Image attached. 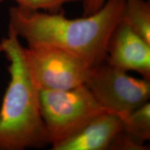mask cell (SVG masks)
<instances>
[{"mask_svg":"<svg viewBox=\"0 0 150 150\" xmlns=\"http://www.w3.org/2000/svg\"><path fill=\"white\" fill-rule=\"evenodd\" d=\"M10 81L0 108V150L40 149L50 145L41 115L38 89L31 77L20 38L8 29L0 41Z\"/></svg>","mask_w":150,"mask_h":150,"instance_id":"7a4b0ae2","label":"cell"},{"mask_svg":"<svg viewBox=\"0 0 150 150\" xmlns=\"http://www.w3.org/2000/svg\"><path fill=\"white\" fill-rule=\"evenodd\" d=\"M85 85L105 111L122 119L150 99V80L131 76L106 60L92 67Z\"/></svg>","mask_w":150,"mask_h":150,"instance_id":"277c9868","label":"cell"},{"mask_svg":"<svg viewBox=\"0 0 150 150\" xmlns=\"http://www.w3.org/2000/svg\"><path fill=\"white\" fill-rule=\"evenodd\" d=\"M147 146L129 136L122 129L115 136L109 150H147Z\"/></svg>","mask_w":150,"mask_h":150,"instance_id":"8fae6325","label":"cell"},{"mask_svg":"<svg viewBox=\"0 0 150 150\" xmlns=\"http://www.w3.org/2000/svg\"><path fill=\"white\" fill-rule=\"evenodd\" d=\"M20 8L31 11H42L57 13L62 11L65 5L76 3L81 0H15Z\"/></svg>","mask_w":150,"mask_h":150,"instance_id":"30bf717a","label":"cell"},{"mask_svg":"<svg viewBox=\"0 0 150 150\" xmlns=\"http://www.w3.org/2000/svg\"><path fill=\"white\" fill-rule=\"evenodd\" d=\"M106 60L112 66L138 72L142 78L150 80V43L122 20L108 39Z\"/></svg>","mask_w":150,"mask_h":150,"instance_id":"8992f818","label":"cell"},{"mask_svg":"<svg viewBox=\"0 0 150 150\" xmlns=\"http://www.w3.org/2000/svg\"><path fill=\"white\" fill-rule=\"evenodd\" d=\"M38 94L41 115L51 145L106 112L86 85L63 91L38 90Z\"/></svg>","mask_w":150,"mask_h":150,"instance_id":"3957f363","label":"cell"},{"mask_svg":"<svg viewBox=\"0 0 150 150\" xmlns=\"http://www.w3.org/2000/svg\"><path fill=\"white\" fill-rule=\"evenodd\" d=\"M125 0H107L90 16L67 18L63 11L50 13L13 6L8 29L27 45H48L79 56L94 67L106 61L108 39L122 20Z\"/></svg>","mask_w":150,"mask_h":150,"instance_id":"6da1fadb","label":"cell"},{"mask_svg":"<svg viewBox=\"0 0 150 150\" xmlns=\"http://www.w3.org/2000/svg\"><path fill=\"white\" fill-rule=\"evenodd\" d=\"M31 77L38 90L63 91L85 85L92 67L79 56L48 45L24 47Z\"/></svg>","mask_w":150,"mask_h":150,"instance_id":"5b68a950","label":"cell"},{"mask_svg":"<svg viewBox=\"0 0 150 150\" xmlns=\"http://www.w3.org/2000/svg\"><path fill=\"white\" fill-rule=\"evenodd\" d=\"M122 120V131L141 143L150 139V103L136 108Z\"/></svg>","mask_w":150,"mask_h":150,"instance_id":"9c48e42d","label":"cell"},{"mask_svg":"<svg viewBox=\"0 0 150 150\" xmlns=\"http://www.w3.org/2000/svg\"><path fill=\"white\" fill-rule=\"evenodd\" d=\"M107 0H81L83 16H90L99 11Z\"/></svg>","mask_w":150,"mask_h":150,"instance_id":"7c38bea8","label":"cell"},{"mask_svg":"<svg viewBox=\"0 0 150 150\" xmlns=\"http://www.w3.org/2000/svg\"><path fill=\"white\" fill-rule=\"evenodd\" d=\"M122 128L121 117L110 112H102L68 138L52 145V149L109 150Z\"/></svg>","mask_w":150,"mask_h":150,"instance_id":"52a82bcc","label":"cell"},{"mask_svg":"<svg viewBox=\"0 0 150 150\" xmlns=\"http://www.w3.org/2000/svg\"><path fill=\"white\" fill-rule=\"evenodd\" d=\"M4 1V0H0V3L2 2V1Z\"/></svg>","mask_w":150,"mask_h":150,"instance_id":"4fadbf2b","label":"cell"},{"mask_svg":"<svg viewBox=\"0 0 150 150\" xmlns=\"http://www.w3.org/2000/svg\"><path fill=\"white\" fill-rule=\"evenodd\" d=\"M122 22L150 43V3L147 0H125Z\"/></svg>","mask_w":150,"mask_h":150,"instance_id":"ba28073f","label":"cell"}]
</instances>
